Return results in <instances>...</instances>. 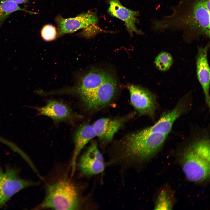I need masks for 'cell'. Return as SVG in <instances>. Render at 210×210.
I'll use <instances>...</instances> for the list:
<instances>
[{"label":"cell","instance_id":"cell-6","mask_svg":"<svg viewBox=\"0 0 210 210\" xmlns=\"http://www.w3.org/2000/svg\"><path fill=\"white\" fill-rule=\"evenodd\" d=\"M38 183L20 177L15 169L8 168L5 171H0V207L20 191Z\"/></svg>","mask_w":210,"mask_h":210},{"label":"cell","instance_id":"cell-5","mask_svg":"<svg viewBox=\"0 0 210 210\" xmlns=\"http://www.w3.org/2000/svg\"><path fill=\"white\" fill-rule=\"evenodd\" d=\"M210 162L197 154L190 146L182 157V168L187 178L194 182H201L209 177Z\"/></svg>","mask_w":210,"mask_h":210},{"label":"cell","instance_id":"cell-19","mask_svg":"<svg viewBox=\"0 0 210 210\" xmlns=\"http://www.w3.org/2000/svg\"><path fill=\"white\" fill-rule=\"evenodd\" d=\"M172 207V201L170 196L166 190H163L158 195L154 209L170 210Z\"/></svg>","mask_w":210,"mask_h":210},{"label":"cell","instance_id":"cell-15","mask_svg":"<svg viewBox=\"0 0 210 210\" xmlns=\"http://www.w3.org/2000/svg\"><path fill=\"white\" fill-rule=\"evenodd\" d=\"M96 136L92 125L85 124L80 126L75 133L74 141L75 148L71 160V175L75 171L77 158L85 145Z\"/></svg>","mask_w":210,"mask_h":210},{"label":"cell","instance_id":"cell-1","mask_svg":"<svg viewBox=\"0 0 210 210\" xmlns=\"http://www.w3.org/2000/svg\"><path fill=\"white\" fill-rule=\"evenodd\" d=\"M210 0H179L171 7L170 14L152 21V28L158 31L181 30L191 36L209 38Z\"/></svg>","mask_w":210,"mask_h":210},{"label":"cell","instance_id":"cell-9","mask_svg":"<svg viewBox=\"0 0 210 210\" xmlns=\"http://www.w3.org/2000/svg\"><path fill=\"white\" fill-rule=\"evenodd\" d=\"M109 6L108 13L111 16L118 18L123 21L127 32L131 36L134 33L142 35L143 32L136 27L138 22V17L139 12L130 10L123 6L119 0H106Z\"/></svg>","mask_w":210,"mask_h":210},{"label":"cell","instance_id":"cell-16","mask_svg":"<svg viewBox=\"0 0 210 210\" xmlns=\"http://www.w3.org/2000/svg\"><path fill=\"white\" fill-rule=\"evenodd\" d=\"M17 11H27L10 0H0V25L11 13Z\"/></svg>","mask_w":210,"mask_h":210},{"label":"cell","instance_id":"cell-10","mask_svg":"<svg viewBox=\"0 0 210 210\" xmlns=\"http://www.w3.org/2000/svg\"><path fill=\"white\" fill-rule=\"evenodd\" d=\"M78 166L83 175L90 176L102 172L104 168L103 156L96 143H93L82 155Z\"/></svg>","mask_w":210,"mask_h":210},{"label":"cell","instance_id":"cell-17","mask_svg":"<svg viewBox=\"0 0 210 210\" xmlns=\"http://www.w3.org/2000/svg\"><path fill=\"white\" fill-rule=\"evenodd\" d=\"M190 146L197 154L210 162V148L209 140L205 138L199 140L193 143Z\"/></svg>","mask_w":210,"mask_h":210},{"label":"cell","instance_id":"cell-8","mask_svg":"<svg viewBox=\"0 0 210 210\" xmlns=\"http://www.w3.org/2000/svg\"><path fill=\"white\" fill-rule=\"evenodd\" d=\"M130 102L135 109L142 115L153 116L156 108L155 96L150 92L142 87L128 85Z\"/></svg>","mask_w":210,"mask_h":210},{"label":"cell","instance_id":"cell-21","mask_svg":"<svg viewBox=\"0 0 210 210\" xmlns=\"http://www.w3.org/2000/svg\"><path fill=\"white\" fill-rule=\"evenodd\" d=\"M11 1L18 4L25 3L28 2V0H10Z\"/></svg>","mask_w":210,"mask_h":210},{"label":"cell","instance_id":"cell-20","mask_svg":"<svg viewBox=\"0 0 210 210\" xmlns=\"http://www.w3.org/2000/svg\"><path fill=\"white\" fill-rule=\"evenodd\" d=\"M57 34L56 28L51 24H47L42 28L41 31L42 38L45 41H50L54 40Z\"/></svg>","mask_w":210,"mask_h":210},{"label":"cell","instance_id":"cell-4","mask_svg":"<svg viewBox=\"0 0 210 210\" xmlns=\"http://www.w3.org/2000/svg\"><path fill=\"white\" fill-rule=\"evenodd\" d=\"M55 20L59 36L72 33L81 29L84 30L85 36L90 37L100 33L110 32L99 27V19L95 12L88 11L67 18L58 15Z\"/></svg>","mask_w":210,"mask_h":210},{"label":"cell","instance_id":"cell-18","mask_svg":"<svg viewBox=\"0 0 210 210\" xmlns=\"http://www.w3.org/2000/svg\"><path fill=\"white\" fill-rule=\"evenodd\" d=\"M173 59L169 53L162 52L156 57L154 61L156 68L159 70L164 71L169 70L172 66Z\"/></svg>","mask_w":210,"mask_h":210},{"label":"cell","instance_id":"cell-12","mask_svg":"<svg viewBox=\"0 0 210 210\" xmlns=\"http://www.w3.org/2000/svg\"><path fill=\"white\" fill-rule=\"evenodd\" d=\"M183 106L179 103L172 110L162 114L153 125L138 131L141 134L157 133L167 135L172 130L175 120L183 112Z\"/></svg>","mask_w":210,"mask_h":210},{"label":"cell","instance_id":"cell-11","mask_svg":"<svg viewBox=\"0 0 210 210\" xmlns=\"http://www.w3.org/2000/svg\"><path fill=\"white\" fill-rule=\"evenodd\" d=\"M209 47V44L198 47L196 62L197 77L202 87L206 103L209 107L210 72L207 56Z\"/></svg>","mask_w":210,"mask_h":210},{"label":"cell","instance_id":"cell-3","mask_svg":"<svg viewBox=\"0 0 210 210\" xmlns=\"http://www.w3.org/2000/svg\"><path fill=\"white\" fill-rule=\"evenodd\" d=\"M167 135L157 133L129 135L124 145L123 157L133 160L143 161L151 157L162 146Z\"/></svg>","mask_w":210,"mask_h":210},{"label":"cell","instance_id":"cell-14","mask_svg":"<svg viewBox=\"0 0 210 210\" xmlns=\"http://www.w3.org/2000/svg\"><path fill=\"white\" fill-rule=\"evenodd\" d=\"M127 119L126 117L114 119L102 118L98 119L92 125L96 136L104 141H110Z\"/></svg>","mask_w":210,"mask_h":210},{"label":"cell","instance_id":"cell-7","mask_svg":"<svg viewBox=\"0 0 210 210\" xmlns=\"http://www.w3.org/2000/svg\"><path fill=\"white\" fill-rule=\"evenodd\" d=\"M118 88L116 77L114 75L96 91L81 100L89 109L98 110L108 104L116 94Z\"/></svg>","mask_w":210,"mask_h":210},{"label":"cell","instance_id":"cell-13","mask_svg":"<svg viewBox=\"0 0 210 210\" xmlns=\"http://www.w3.org/2000/svg\"><path fill=\"white\" fill-rule=\"evenodd\" d=\"M39 115L49 117L56 122L78 117L65 104L57 100L49 101L44 106L35 108Z\"/></svg>","mask_w":210,"mask_h":210},{"label":"cell","instance_id":"cell-2","mask_svg":"<svg viewBox=\"0 0 210 210\" xmlns=\"http://www.w3.org/2000/svg\"><path fill=\"white\" fill-rule=\"evenodd\" d=\"M46 193L37 209L77 210L81 208L82 200L76 186L66 179L47 184Z\"/></svg>","mask_w":210,"mask_h":210}]
</instances>
